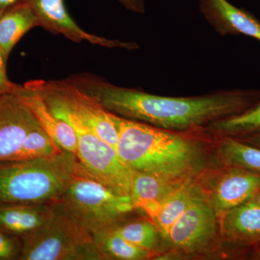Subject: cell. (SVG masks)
I'll use <instances>...</instances> for the list:
<instances>
[{
  "label": "cell",
  "mask_w": 260,
  "mask_h": 260,
  "mask_svg": "<svg viewBox=\"0 0 260 260\" xmlns=\"http://www.w3.org/2000/svg\"><path fill=\"white\" fill-rule=\"evenodd\" d=\"M83 169L76 155L65 150L44 158L0 162V206L54 203Z\"/></svg>",
  "instance_id": "3"
},
{
  "label": "cell",
  "mask_w": 260,
  "mask_h": 260,
  "mask_svg": "<svg viewBox=\"0 0 260 260\" xmlns=\"http://www.w3.org/2000/svg\"><path fill=\"white\" fill-rule=\"evenodd\" d=\"M93 237L105 260H145L155 256L150 251L128 242L111 227L94 233Z\"/></svg>",
  "instance_id": "20"
},
{
  "label": "cell",
  "mask_w": 260,
  "mask_h": 260,
  "mask_svg": "<svg viewBox=\"0 0 260 260\" xmlns=\"http://www.w3.org/2000/svg\"><path fill=\"white\" fill-rule=\"evenodd\" d=\"M259 189V173L234 167H229L211 180L209 188H200L218 217L252 199Z\"/></svg>",
  "instance_id": "9"
},
{
  "label": "cell",
  "mask_w": 260,
  "mask_h": 260,
  "mask_svg": "<svg viewBox=\"0 0 260 260\" xmlns=\"http://www.w3.org/2000/svg\"><path fill=\"white\" fill-rule=\"evenodd\" d=\"M39 125L30 108L18 95H0V162L11 160L25 136Z\"/></svg>",
  "instance_id": "11"
},
{
  "label": "cell",
  "mask_w": 260,
  "mask_h": 260,
  "mask_svg": "<svg viewBox=\"0 0 260 260\" xmlns=\"http://www.w3.org/2000/svg\"><path fill=\"white\" fill-rule=\"evenodd\" d=\"M13 94L18 95L30 108L39 125L59 148L77 155L78 138L74 129L51 112L30 82L23 85L17 84Z\"/></svg>",
  "instance_id": "13"
},
{
  "label": "cell",
  "mask_w": 260,
  "mask_h": 260,
  "mask_svg": "<svg viewBox=\"0 0 260 260\" xmlns=\"http://www.w3.org/2000/svg\"><path fill=\"white\" fill-rule=\"evenodd\" d=\"M111 228L128 242L150 251L154 256L161 247L164 237L152 220L143 218L126 220V218Z\"/></svg>",
  "instance_id": "19"
},
{
  "label": "cell",
  "mask_w": 260,
  "mask_h": 260,
  "mask_svg": "<svg viewBox=\"0 0 260 260\" xmlns=\"http://www.w3.org/2000/svg\"><path fill=\"white\" fill-rule=\"evenodd\" d=\"M22 240L0 229V260H20Z\"/></svg>",
  "instance_id": "24"
},
{
  "label": "cell",
  "mask_w": 260,
  "mask_h": 260,
  "mask_svg": "<svg viewBox=\"0 0 260 260\" xmlns=\"http://www.w3.org/2000/svg\"><path fill=\"white\" fill-rule=\"evenodd\" d=\"M73 83L116 116L171 131H203L210 124L244 112L260 99V90H221L193 97H167L123 88L92 77Z\"/></svg>",
  "instance_id": "1"
},
{
  "label": "cell",
  "mask_w": 260,
  "mask_h": 260,
  "mask_svg": "<svg viewBox=\"0 0 260 260\" xmlns=\"http://www.w3.org/2000/svg\"><path fill=\"white\" fill-rule=\"evenodd\" d=\"M249 136H251L250 138H249V141H250L252 144L260 147V133L249 135Z\"/></svg>",
  "instance_id": "28"
},
{
  "label": "cell",
  "mask_w": 260,
  "mask_h": 260,
  "mask_svg": "<svg viewBox=\"0 0 260 260\" xmlns=\"http://www.w3.org/2000/svg\"><path fill=\"white\" fill-rule=\"evenodd\" d=\"M200 10L219 35H244L260 42V22L228 0H200Z\"/></svg>",
  "instance_id": "12"
},
{
  "label": "cell",
  "mask_w": 260,
  "mask_h": 260,
  "mask_svg": "<svg viewBox=\"0 0 260 260\" xmlns=\"http://www.w3.org/2000/svg\"><path fill=\"white\" fill-rule=\"evenodd\" d=\"M218 234V215L200 189V194L173 224L164 241L172 252L190 255L208 249Z\"/></svg>",
  "instance_id": "8"
},
{
  "label": "cell",
  "mask_w": 260,
  "mask_h": 260,
  "mask_svg": "<svg viewBox=\"0 0 260 260\" xmlns=\"http://www.w3.org/2000/svg\"><path fill=\"white\" fill-rule=\"evenodd\" d=\"M252 200H254V202L259 205L260 207V189L258 190L257 192L256 193L255 195H254V198H252Z\"/></svg>",
  "instance_id": "29"
},
{
  "label": "cell",
  "mask_w": 260,
  "mask_h": 260,
  "mask_svg": "<svg viewBox=\"0 0 260 260\" xmlns=\"http://www.w3.org/2000/svg\"><path fill=\"white\" fill-rule=\"evenodd\" d=\"M259 245H260V244H259ZM252 257V259H260V246L255 251H254V254H253Z\"/></svg>",
  "instance_id": "30"
},
{
  "label": "cell",
  "mask_w": 260,
  "mask_h": 260,
  "mask_svg": "<svg viewBox=\"0 0 260 260\" xmlns=\"http://www.w3.org/2000/svg\"><path fill=\"white\" fill-rule=\"evenodd\" d=\"M63 120L76 133V156L86 172L115 194L131 198L133 171L121 160L116 149L78 121Z\"/></svg>",
  "instance_id": "7"
},
{
  "label": "cell",
  "mask_w": 260,
  "mask_h": 260,
  "mask_svg": "<svg viewBox=\"0 0 260 260\" xmlns=\"http://www.w3.org/2000/svg\"><path fill=\"white\" fill-rule=\"evenodd\" d=\"M30 83L56 116L60 119L78 121L116 148L117 116L104 109L94 98L85 93L70 80H35Z\"/></svg>",
  "instance_id": "6"
},
{
  "label": "cell",
  "mask_w": 260,
  "mask_h": 260,
  "mask_svg": "<svg viewBox=\"0 0 260 260\" xmlns=\"http://www.w3.org/2000/svg\"><path fill=\"white\" fill-rule=\"evenodd\" d=\"M206 129L218 136L233 138L260 133V99L244 112L215 121Z\"/></svg>",
  "instance_id": "21"
},
{
  "label": "cell",
  "mask_w": 260,
  "mask_h": 260,
  "mask_svg": "<svg viewBox=\"0 0 260 260\" xmlns=\"http://www.w3.org/2000/svg\"><path fill=\"white\" fill-rule=\"evenodd\" d=\"M54 213L51 203L0 206V229L21 238L45 225Z\"/></svg>",
  "instance_id": "16"
},
{
  "label": "cell",
  "mask_w": 260,
  "mask_h": 260,
  "mask_svg": "<svg viewBox=\"0 0 260 260\" xmlns=\"http://www.w3.org/2000/svg\"><path fill=\"white\" fill-rule=\"evenodd\" d=\"M218 154L228 167L260 173V149L253 148L233 137H222Z\"/></svg>",
  "instance_id": "22"
},
{
  "label": "cell",
  "mask_w": 260,
  "mask_h": 260,
  "mask_svg": "<svg viewBox=\"0 0 260 260\" xmlns=\"http://www.w3.org/2000/svg\"><path fill=\"white\" fill-rule=\"evenodd\" d=\"M200 192V186L197 184L193 178L184 182L162 205L151 220L161 232L164 240L173 224L187 209Z\"/></svg>",
  "instance_id": "18"
},
{
  "label": "cell",
  "mask_w": 260,
  "mask_h": 260,
  "mask_svg": "<svg viewBox=\"0 0 260 260\" xmlns=\"http://www.w3.org/2000/svg\"><path fill=\"white\" fill-rule=\"evenodd\" d=\"M45 225L20 238V260H105L91 233L54 203Z\"/></svg>",
  "instance_id": "5"
},
{
  "label": "cell",
  "mask_w": 260,
  "mask_h": 260,
  "mask_svg": "<svg viewBox=\"0 0 260 260\" xmlns=\"http://www.w3.org/2000/svg\"><path fill=\"white\" fill-rule=\"evenodd\" d=\"M52 203L92 235L115 225L136 210L131 198L113 192L85 169L73 178L64 192Z\"/></svg>",
  "instance_id": "4"
},
{
  "label": "cell",
  "mask_w": 260,
  "mask_h": 260,
  "mask_svg": "<svg viewBox=\"0 0 260 260\" xmlns=\"http://www.w3.org/2000/svg\"><path fill=\"white\" fill-rule=\"evenodd\" d=\"M189 179L170 180L144 173L133 172L132 201L136 210H143L152 219L166 200Z\"/></svg>",
  "instance_id": "15"
},
{
  "label": "cell",
  "mask_w": 260,
  "mask_h": 260,
  "mask_svg": "<svg viewBox=\"0 0 260 260\" xmlns=\"http://www.w3.org/2000/svg\"><path fill=\"white\" fill-rule=\"evenodd\" d=\"M126 9L136 13L143 14L145 11L144 0H117Z\"/></svg>",
  "instance_id": "26"
},
{
  "label": "cell",
  "mask_w": 260,
  "mask_h": 260,
  "mask_svg": "<svg viewBox=\"0 0 260 260\" xmlns=\"http://www.w3.org/2000/svg\"><path fill=\"white\" fill-rule=\"evenodd\" d=\"M23 0H0V15L8 10L10 7L18 4L20 2Z\"/></svg>",
  "instance_id": "27"
},
{
  "label": "cell",
  "mask_w": 260,
  "mask_h": 260,
  "mask_svg": "<svg viewBox=\"0 0 260 260\" xmlns=\"http://www.w3.org/2000/svg\"><path fill=\"white\" fill-rule=\"evenodd\" d=\"M37 25V15L23 0L0 15V53L7 60L20 39Z\"/></svg>",
  "instance_id": "17"
},
{
  "label": "cell",
  "mask_w": 260,
  "mask_h": 260,
  "mask_svg": "<svg viewBox=\"0 0 260 260\" xmlns=\"http://www.w3.org/2000/svg\"><path fill=\"white\" fill-rule=\"evenodd\" d=\"M116 124V151L133 172L185 181L203 169L204 152L196 132L171 131L119 116Z\"/></svg>",
  "instance_id": "2"
},
{
  "label": "cell",
  "mask_w": 260,
  "mask_h": 260,
  "mask_svg": "<svg viewBox=\"0 0 260 260\" xmlns=\"http://www.w3.org/2000/svg\"><path fill=\"white\" fill-rule=\"evenodd\" d=\"M31 8L39 20V25L76 43L87 41L94 45L107 48L138 49L135 43L110 40L85 31L70 17L64 0H23Z\"/></svg>",
  "instance_id": "10"
},
{
  "label": "cell",
  "mask_w": 260,
  "mask_h": 260,
  "mask_svg": "<svg viewBox=\"0 0 260 260\" xmlns=\"http://www.w3.org/2000/svg\"><path fill=\"white\" fill-rule=\"evenodd\" d=\"M219 231L229 242L260 244V207L252 199L218 216Z\"/></svg>",
  "instance_id": "14"
},
{
  "label": "cell",
  "mask_w": 260,
  "mask_h": 260,
  "mask_svg": "<svg viewBox=\"0 0 260 260\" xmlns=\"http://www.w3.org/2000/svg\"><path fill=\"white\" fill-rule=\"evenodd\" d=\"M64 151L51 139L40 125L24 138L18 151L10 160H31L51 156Z\"/></svg>",
  "instance_id": "23"
},
{
  "label": "cell",
  "mask_w": 260,
  "mask_h": 260,
  "mask_svg": "<svg viewBox=\"0 0 260 260\" xmlns=\"http://www.w3.org/2000/svg\"><path fill=\"white\" fill-rule=\"evenodd\" d=\"M7 59L0 53V95L14 93L17 84L8 79L6 72Z\"/></svg>",
  "instance_id": "25"
}]
</instances>
